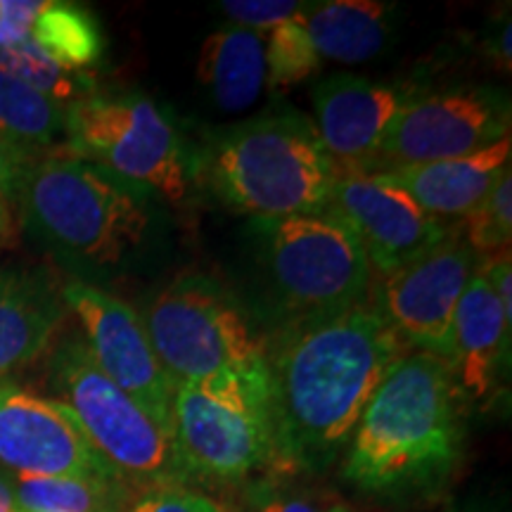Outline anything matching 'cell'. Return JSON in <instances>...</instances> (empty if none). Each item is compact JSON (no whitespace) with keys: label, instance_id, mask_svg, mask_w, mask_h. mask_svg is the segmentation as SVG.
Returning a JSON list of instances; mask_svg holds the SVG:
<instances>
[{"label":"cell","instance_id":"27","mask_svg":"<svg viewBox=\"0 0 512 512\" xmlns=\"http://www.w3.org/2000/svg\"><path fill=\"white\" fill-rule=\"evenodd\" d=\"M302 8L304 3H294V0H223L219 3V10L235 27L256 31L261 36L299 15Z\"/></svg>","mask_w":512,"mask_h":512},{"label":"cell","instance_id":"3","mask_svg":"<svg viewBox=\"0 0 512 512\" xmlns=\"http://www.w3.org/2000/svg\"><path fill=\"white\" fill-rule=\"evenodd\" d=\"M12 202L29 238L79 283L117 278L157 238L152 197L64 152L38 159Z\"/></svg>","mask_w":512,"mask_h":512},{"label":"cell","instance_id":"14","mask_svg":"<svg viewBox=\"0 0 512 512\" xmlns=\"http://www.w3.org/2000/svg\"><path fill=\"white\" fill-rule=\"evenodd\" d=\"M325 209L356 235L382 278L425 254L453 228L432 219L382 174H337Z\"/></svg>","mask_w":512,"mask_h":512},{"label":"cell","instance_id":"10","mask_svg":"<svg viewBox=\"0 0 512 512\" xmlns=\"http://www.w3.org/2000/svg\"><path fill=\"white\" fill-rule=\"evenodd\" d=\"M510 121V98L498 88L422 93L389 124L370 174L475 155L510 138Z\"/></svg>","mask_w":512,"mask_h":512},{"label":"cell","instance_id":"32","mask_svg":"<svg viewBox=\"0 0 512 512\" xmlns=\"http://www.w3.org/2000/svg\"><path fill=\"white\" fill-rule=\"evenodd\" d=\"M12 235V209H10V202L0 200V245H5V242L10 240Z\"/></svg>","mask_w":512,"mask_h":512},{"label":"cell","instance_id":"29","mask_svg":"<svg viewBox=\"0 0 512 512\" xmlns=\"http://www.w3.org/2000/svg\"><path fill=\"white\" fill-rule=\"evenodd\" d=\"M249 505H252L254 512H323L311 498L285 489V486L275 484L271 479L252 484Z\"/></svg>","mask_w":512,"mask_h":512},{"label":"cell","instance_id":"13","mask_svg":"<svg viewBox=\"0 0 512 512\" xmlns=\"http://www.w3.org/2000/svg\"><path fill=\"white\" fill-rule=\"evenodd\" d=\"M0 463L24 477L121 479L64 403L12 382L0 384Z\"/></svg>","mask_w":512,"mask_h":512},{"label":"cell","instance_id":"8","mask_svg":"<svg viewBox=\"0 0 512 512\" xmlns=\"http://www.w3.org/2000/svg\"><path fill=\"white\" fill-rule=\"evenodd\" d=\"M48 375L53 399L76 415L95 451L131 489L185 484L171 432L95 366L81 335L55 344Z\"/></svg>","mask_w":512,"mask_h":512},{"label":"cell","instance_id":"33","mask_svg":"<svg viewBox=\"0 0 512 512\" xmlns=\"http://www.w3.org/2000/svg\"><path fill=\"white\" fill-rule=\"evenodd\" d=\"M0 512H17L15 496H12V484L0 477Z\"/></svg>","mask_w":512,"mask_h":512},{"label":"cell","instance_id":"28","mask_svg":"<svg viewBox=\"0 0 512 512\" xmlns=\"http://www.w3.org/2000/svg\"><path fill=\"white\" fill-rule=\"evenodd\" d=\"M128 512H223L211 498L185 486H157L133 498Z\"/></svg>","mask_w":512,"mask_h":512},{"label":"cell","instance_id":"34","mask_svg":"<svg viewBox=\"0 0 512 512\" xmlns=\"http://www.w3.org/2000/svg\"><path fill=\"white\" fill-rule=\"evenodd\" d=\"M328 512H354V510H349V508H344V505H332V508L328 510Z\"/></svg>","mask_w":512,"mask_h":512},{"label":"cell","instance_id":"20","mask_svg":"<svg viewBox=\"0 0 512 512\" xmlns=\"http://www.w3.org/2000/svg\"><path fill=\"white\" fill-rule=\"evenodd\" d=\"M197 79L219 110L245 112L266 86L264 36L228 24L202 43Z\"/></svg>","mask_w":512,"mask_h":512},{"label":"cell","instance_id":"17","mask_svg":"<svg viewBox=\"0 0 512 512\" xmlns=\"http://www.w3.org/2000/svg\"><path fill=\"white\" fill-rule=\"evenodd\" d=\"M67 311L46 271L0 261V382H10L53 347Z\"/></svg>","mask_w":512,"mask_h":512},{"label":"cell","instance_id":"4","mask_svg":"<svg viewBox=\"0 0 512 512\" xmlns=\"http://www.w3.org/2000/svg\"><path fill=\"white\" fill-rule=\"evenodd\" d=\"M335 178L337 169L313 121L290 110L211 133L192 155V181L226 209L254 221L323 211Z\"/></svg>","mask_w":512,"mask_h":512},{"label":"cell","instance_id":"24","mask_svg":"<svg viewBox=\"0 0 512 512\" xmlns=\"http://www.w3.org/2000/svg\"><path fill=\"white\" fill-rule=\"evenodd\" d=\"M0 69L10 74L12 79L29 86L31 91L67 107L98 93L91 74H74L62 69L48 55H43L29 36L0 46Z\"/></svg>","mask_w":512,"mask_h":512},{"label":"cell","instance_id":"12","mask_svg":"<svg viewBox=\"0 0 512 512\" xmlns=\"http://www.w3.org/2000/svg\"><path fill=\"white\" fill-rule=\"evenodd\" d=\"M67 309L79 320L86 349L102 373L171 432L174 382L152 349L140 313L100 285L72 280L62 287Z\"/></svg>","mask_w":512,"mask_h":512},{"label":"cell","instance_id":"9","mask_svg":"<svg viewBox=\"0 0 512 512\" xmlns=\"http://www.w3.org/2000/svg\"><path fill=\"white\" fill-rule=\"evenodd\" d=\"M171 439L185 482H240L275 460L268 382L219 375L174 384Z\"/></svg>","mask_w":512,"mask_h":512},{"label":"cell","instance_id":"31","mask_svg":"<svg viewBox=\"0 0 512 512\" xmlns=\"http://www.w3.org/2000/svg\"><path fill=\"white\" fill-rule=\"evenodd\" d=\"M43 0H0V46L29 36Z\"/></svg>","mask_w":512,"mask_h":512},{"label":"cell","instance_id":"11","mask_svg":"<svg viewBox=\"0 0 512 512\" xmlns=\"http://www.w3.org/2000/svg\"><path fill=\"white\" fill-rule=\"evenodd\" d=\"M479 264L482 256L472 252L460 228H451L425 254L384 275L373 309L403 342L444 358L453 313Z\"/></svg>","mask_w":512,"mask_h":512},{"label":"cell","instance_id":"37","mask_svg":"<svg viewBox=\"0 0 512 512\" xmlns=\"http://www.w3.org/2000/svg\"><path fill=\"white\" fill-rule=\"evenodd\" d=\"M17 512H19V510H17Z\"/></svg>","mask_w":512,"mask_h":512},{"label":"cell","instance_id":"30","mask_svg":"<svg viewBox=\"0 0 512 512\" xmlns=\"http://www.w3.org/2000/svg\"><path fill=\"white\" fill-rule=\"evenodd\" d=\"M41 157L46 155H38V152L24 150V147L12 145L8 140H0V200H15L19 185Z\"/></svg>","mask_w":512,"mask_h":512},{"label":"cell","instance_id":"19","mask_svg":"<svg viewBox=\"0 0 512 512\" xmlns=\"http://www.w3.org/2000/svg\"><path fill=\"white\" fill-rule=\"evenodd\" d=\"M302 19L320 60L361 64L387 50L399 10L377 0H325L304 3Z\"/></svg>","mask_w":512,"mask_h":512},{"label":"cell","instance_id":"25","mask_svg":"<svg viewBox=\"0 0 512 512\" xmlns=\"http://www.w3.org/2000/svg\"><path fill=\"white\" fill-rule=\"evenodd\" d=\"M304 10V8H302ZM266 86L290 88L320 69V55L304 27L302 12L264 34Z\"/></svg>","mask_w":512,"mask_h":512},{"label":"cell","instance_id":"5","mask_svg":"<svg viewBox=\"0 0 512 512\" xmlns=\"http://www.w3.org/2000/svg\"><path fill=\"white\" fill-rule=\"evenodd\" d=\"M64 155L95 166L152 200L183 204L192 155L174 119L140 93H93L67 107Z\"/></svg>","mask_w":512,"mask_h":512},{"label":"cell","instance_id":"1","mask_svg":"<svg viewBox=\"0 0 512 512\" xmlns=\"http://www.w3.org/2000/svg\"><path fill=\"white\" fill-rule=\"evenodd\" d=\"M406 349L370 302L280 330L266 342L275 460L306 472L335 465Z\"/></svg>","mask_w":512,"mask_h":512},{"label":"cell","instance_id":"15","mask_svg":"<svg viewBox=\"0 0 512 512\" xmlns=\"http://www.w3.org/2000/svg\"><path fill=\"white\" fill-rule=\"evenodd\" d=\"M418 95L422 88L408 81H373L358 74L320 81L313 91V128L337 174H370L389 124Z\"/></svg>","mask_w":512,"mask_h":512},{"label":"cell","instance_id":"26","mask_svg":"<svg viewBox=\"0 0 512 512\" xmlns=\"http://www.w3.org/2000/svg\"><path fill=\"white\" fill-rule=\"evenodd\" d=\"M460 233L482 259L510 249L512 242V169L505 171L494 190L463 219Z\"/></svg>","mask_w":512,"mask_h":512},{"label":"cell","instance_id":"7","mask_svg":"<svg viewBox=\"0 0 512 512\" xmlns=\"http://www.w3.org/2000/svg\"><path fill=\"white\" fill-rule=\"evenodd\" d=\"M140 318L174 384L219 375L268 382L266 342L238 299L207 275L176 278L157 292Z\"/></svg>","mask_w":512,"mask_h":512},{"label":"cell","instance_id":"23","mask_svg":"<svg viewBox=\"0 0 512 512\" xmlns=\"http://www.w3.org/2000/svg\"><path fill=\"white\" fill-rule=\"evenodd\" d=\"M67 105L31 91L0 69V140L48 155L64 140Z\"/></svg>","mask_w":512,"mask_h":512},{"label":"cell","instance_id":"16","mask_svg":"<svg viewBox=\"0 0 512 512\" xmlns=\"http://www.w3.org/2000/svg\"><path fill=\"white\" fill-rule=\"evenodd\" d=\"M512 323L479 264L456 306L444 361L465 401H484L510 363Z\"/></svg>","mask_w":512,"mask_h":512},{"label":"cell","instance_id":"6","mask_svg":"<svg viewBox=\"0 0 512 512\" xmlns=\"http://www.w3.org/2000/svg\"><path fill=\"white\" fill-rule=\"evenodd\" d=\"M254 233L283 328L368 304L373 268L356 235L332 211L254 221Z\"/></svg>","mask_w":512,"mask_h":512},{"label":"cell","instance_id":"2","mask_svg":"<svg viewBox=\"0 0 512 512\" xmlns=\"http://www.w3.org/2000/svg\"><path fill=\"white\" fill-rule=\"evenodd\" d=\"M463 408L444 358L413 351L384 377L344 451L342 475L375 496L441 489L463 458Z\"/></svg>","mask_w":512,"mask_h":512},{"label":"cell","instance_id":"35","mask_svg":"<svg viewBox=\"0 0 512 512\" xmlns=\"http://www.w3.org/2000/svg\"><path fill=\"white\" fill-rule=\"evenodd\" d=\"M446 512H486V510H465V508H458V510H446Z\"/></svg>","mask_w":512,"mask_h":512},{"label":"cell","instance_id":"18","mask_svg":"<svg viewBox=\"0 0 512 512\" xmlns=\"http://www.w3.org/2000/svg\"><path fill=\"white\" fill-rule=\"evenodd\" d=\"M510 169L512 140L503 138L475 155L406 166V169L377 171V174H382L389 183L411 195V200L432 219L448 223L453 219H465Z\"/></svg>","mask_w":512,"mask_h":512},{"label":"cell","instance_id":"21","mask_svg":"<svg viewBox=\"0 0 512 512\" xmlns=\"http://www.w3.org/2000/svg\"><path fill=\"white\" fill-rule=\"evenodd\" d=\"M19 512H128L133 489L105 477H24L12 484Z\"/></svg>","mask_w":512,"mask_h":512},{"label":"cell","instance_id":"22","mask_svg":"<svg viewBox=\"0 0 512 512\" xmlns=\"http://www.w3.org/2000/svg\"><path fill=\"white\" fill-rule=\"evenodd\" d=\"M29 38L55 64L74 74H88L105 53V36L91 10L74 3L43 0Z\"/></svg>","mask_w":512,"mask_h":512},{"label":"cell","instance_id":"36","mask_svg":"<svg viewBox=\"0 0 512 512\" xmlns=\"http://www.w3.org/2000/svg\"><path fill=\"white\" fill-rule=\"evenodd\" d=\"M0 384H3V382H0Z\"/></svg>","mask_w":512,"mask_h":512}]
</instances>
